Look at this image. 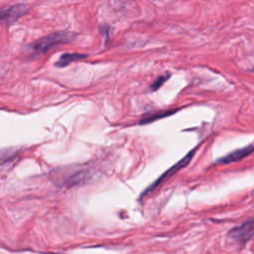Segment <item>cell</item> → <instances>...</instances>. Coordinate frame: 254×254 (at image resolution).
<instances>
[{"label":"cell","mask_w":254,"mask_h":254,"mask_svg":"<svg viewBox=\"0 0 254 254\" xmlns=\"http://www.w3.org/2000/svg\"><path fill=\"white\" fill-rule=\"evenodd\" d=\"M253 235V219L249 218L240 226L233 228L229 236L238 243H246Z\"/></svg>","instance_id":"obj_3"},{"label":"cell","mask_w":254,"mask_h":254,"mask_svg":"<svg viewBox=\"0 0 254 254\" xmlns=\"http://www.w3.org/2000/svg\"><path fill=\"white\" fill-rule=\"evenodd\" d=\"M252 152H253V145L249 144L246 147L234 150L233 152L228 153L227 155L221 157L220 159L217 160V163L222 164V165H226V164L238 162V161L244 159L245 157H248L249 155H251Z\"/></svg>","instance_id":"obj_4"},{"label":"cell","mask_w":254,"mask_h":254,"mask_svg":"<svg viewBox=\"0 0 254 254\" xmlns=\"http://www.w3.org/2000/svg\"><path fill=\"white\" fill-rule=\"evenodd\" d=\"M87 55L84 54H77V53H65L63 54L59 60L56 62V65L58 67H65L67 65H69L70 64L77 62L79 60H82L84 58H86Z\"/></svg>","instance_id":"obj_6"},{"label":"cell","mask_w":254,"mask_h":254,"mask_svg":"<svg viewBox=\"0 0 254 254\" xmlns=\"http://www.w3.org/2000/svg\"><path fill=\"white\" fill-rule=\"evenodd\" d=\"M176 110H165V111H159V112H156V113H153V114H147L146 116L142 117L141 121H140V124H147V123H151V122H154L160 118H163V117H166V116H170L172 115L173 113H175Z\"/></svg>","instance_id":"obj_7"},{"label":"cell","mask_w":254,"mask_h":254,"mask_svg":"<svg viewBox=\"0 0 254 254\" xmlns=\"http://www.w3.org/2000/svg\"><path fill=\"white\" fill-rule=\"evenodd\" d=\"M170 77V74H164V75H161V76H159L152 84H151V86H150V88L152 89V90H157L159 87H161L163 84H164V82L168 79Z\"/></svg>","instance_id":"obj_8"},{"label":"cell","mask_w":254,"mask_h":254,"mask_svg":"<svg viewBox=\"0 0 254 254\" xmlns=\"http://www.w3.org/2000/svg\"><path fill=\"white\" fill-rule=\"evenodd\" d=\"M74 37L75 34H73L72 32H56L38 40L32 45L31 49L36 55H42L59 45L70 42Z\"/></svg>","instance_id":"obj_1"},{"label":"cell","mask_w":254,"mask_h":254,"mask_svg":"<svg viewBox=\"0 0 254 254\" xmlns=\"http://www.w3.org/2000/svg\"><path fill=\"white\" fill-rule=\"evenodd\" d=\"M28 10V6L18 4L11 6L6 9L0 10V21H14L23 14H25Z\"/></svg>","instance_id":"obj_5"},{"label":"cell","mask_w":254,"mask_h":254,"mask_svg":"<svg viewBox=\"0 0 254 254\" xmlns=\"http://www.w3.org/2000/svg\"><path fill=\"white\" fill-rule=\"evenodd\" d=\"M195 150H196V148H194V149H192L188 155H186L182 160H180L176 165H174L172 168H170L167 172H165L156 182H154V184H152L147 190H146V191L144 192V194L145 193H147V192H149V191H151V190H154L156 187H158L160 184H162L166 179H169L170 177H172L176 172H178L179 170H181L182 168H184L185 166H187L188 164H189V162L191 160V158L193 157V155H194V153H195Z\"/></svg>","instance_id":"obj_2"}]
</instances>
